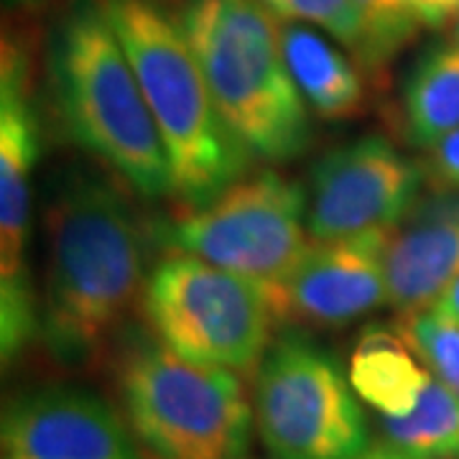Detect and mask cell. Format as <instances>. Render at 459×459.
<instances>
[{
  "label": "cell",
  "mask_w": 459,
  "mask_h": 459,
  "mask_svg": "<svg viewBox=\"0 0 459 459\" xmlns=\"http://www.w3.org/2000/svg\"><path fill=\"white\" fill-rule=\"evenodd\" d=\"M39 334L65 365L90 362L146 289L148 232L113 179L72 166L47 199Z\"/></svg>",
  "instance_id": "6da1fadb"
},
{
  "label": "cell",
  "mask_w": 459,
  "mask_h": 459,
  "mask_svg": "<svg viewBox=\"0 0 459 459\" xmlns=\"http://www.w3.org/2000/svg\"><path fill=\"white\" fill-rule=\"evenodd\" d=\"M65 131L148 199L174 195L161 131L100 0H77L59 23L49 56Z\"/></svg>",
  "instance_id": "7a4b0ae2"
},
{
  "label": "cell",
  "mask_w": 459,
  "mask_h": 459,
  "mask_svg": "<svg viewBox=\"0 0 459 459\" xmlns=\"http://www.w3.org/2000/svg\"><path fill=\"white\" fill-rule=\"evenodd\" d=\"M161 131L174 195L202 207L250 169L230 131L181 21L159 0H100Z\"/></svg>",
  "instance_id": "3957f363"
},
{
  "label": "cell",
  "mask_w": 459,
  "mask_h": 459,
  "mask_svg": "<svg viewBox=\"0 0 459 459\" xmlns=\"http://www.w3.org/2000/svg\"><path fill=\"white\" fill-rule=\"evenodd\" d=\"M279 21L263 0H195L181 13L230 131L250 156L286 164L312 143V120L286 65Z\"/></svg>",
  "instance_id": "277c9868"
},
{
  "label": "cell",
  "mask_w": 459,
  "mask_h": 459,
  "mask_svg": "<svg viewBox=\"0 0 459 459\" xmlns=\"http://www.w3.org/2000/svg\"><path fill=\"white\" fill-rule=\"evenodd\" d=\"M117 383L133 434L153 459H246L253 406L238 373L138 342Z\"/></svg>",
  "instance_id": "5b68a950"
},
{
  "label": "cell",
  "mask_w": 459,
  "mask_h": 459,
  "mask_svg": "<svg viewBox=\"0 0 459 459\" xmlns=\"http://www.w3.org/2000/svg\"><path fill=\"white\" fill-rule=\"evenodd\" d=\"M141 304L159 342L197 365L250 376L271 347V291L186 253L151 268Z\"/></svg>",
  "instance_id": "8992f818"
},
{
  "label": "cell",
  "mask_w": 459,
  "mask_h": 459,
  "mask_svg": "<svg viewBox=\"0 0 459 459\" xmlns=\"http://www.w3.org/2000/svg\"><path fill=\"white\" fill-rule=\"evenodd\" d=\"M340 362L309 337L271 342L255 370L253 421L273 459H362L370 434Z\"/></svg>",
  "instance_id": "52a82bcc"
},
{
  "label": "cell",
  "mask_w": 459,
  "mask_h": 459,
  "mask_svg": "<svg viewBox=\"0 0 459 459\" xmlns=\"http://www.w3.org/2000/svg\"><path fill=\"white\" fill-rule=\"evenodd\" d=\"M304 186L276 171L230 184L202 207H192L161 230L179 253L220 265L238 276L281 286L309 253Z\"/></svg>",
  "instance_id": "ba28073f"
},
{
  "label": "cell",
  "mask_w": 459,
  "mask_h": 459,
  "mask_svg": "<svg viewBox=\"0 0 459 459\" xmlns=\"http://www.w3.org/2000/svg\"><path fill=\"white\" fill-rule=\"evenodd\" d=\"M41 153V126L31 100V69L16 41L0 56V352L8 365L39 334L29 279L31 179Z\"/></svg>",
  "instance_id": "9c48e42d"
},
{
  "label": "cell",
  "mask_w": 459,
  "mask_h": 459,
  "mask_svg": "<svg viewBox=\"0 0 459 459\" xmlns=\"http://www.w3.org/2000/svg\"><path fill=\"white\" fill-rule=\"evenodd\" d=\"M421 166L383 135L327 151L312 169L307 228L314 240L395 230L419 202Z\"/></svg>",
  "instance_id": "30bf717a"
},
{
  "label": "cell",
  "mask_w": 459,
  "mask_h": 459,
  "mask_svg": "<svg viewBox=\"0 0 459 459\" xmlns=\"http://www.w3.org/2000/svg\"><path fill=\"white\" fill-rule=\"evenodd\" d=\"M3 457L143 459L131 424L82 388H41L3 411Z\"/></svg>",
  "instance_id": "8fae6325"
},
{
  "label": "cell",
  "mask_w": 459,
  "mask_h": 459,
  "mask_svg": "<svg viewBox=\"0 0 459 459\" xmlns=\"http://www.w3.org/2000/svg\"><path fill=\"white\" fill-rule=\"evenodd\" d=\"M394 230L342 240H314L304 261L271 289L276 316L316 327H342L388 304L385 247Z\"/></svg>",
  "instance_id": "7c38bea8"
},
{
  "label": "cell",
  "mask_w": 459,
  "mask_h": 459,
  "mask_svg": "<svg viewBox=\"0 0 459 459\" xmlns=\"http://www.w3.org/2000/svg\"><path fill=\"white\" fill-rule=\"evenodd\" d=\"M459 276V192L419 199L385 247L388 307L409 316L427 312Z\"/></svg>",
  "instance_id": "4fadbf2b"
},
{
  "label": "cell",
  "mask_w": 459,
  "mask_h": 459,
  "mask_svg": "<svg viewBox=\"0 0 459 459\" xmlns=\"http://www.w3.org/2000/svg\"><path fill=\"white\" fill-rule=\"evenodd\" d=\"M413 355L398 329L368 327L347 370L352 391L385 419L409 416L431 380V370Z\"/></svg>",
  "instance_id": "5bb4252c"
},
{
  "label": "cell",
  "mask_w": 459,
  "mask_h": 459,
  "mask_svg": "<svg viewBox=\"0 0 459 459\" xmlns=\"http://www.w3.org/2000/svg\"><path fill=\"white\" fill-rule=\"evenodd\" d=\"M281 41L289 72L312 110L327 120L360 110L365 98L360 72L334 44L304 23H283Z\"/></svg>",
  "instance_id": "9a60e30c"
},
{
  "label": "cell",
  "mask_w": 459,
  "mask_h": 459,
  "mask_svg": "<svg viewBox=\"0 0 459 459\" xmlns=\"http://www.w3.org/2000/svg\"><path fill=\"white\" fill-rule=\"evenodd\" d=\"M403 126L413 146L431 148L459 128V44H431L403 84Z\"/></svg>",
  "instance_id": "2e32d148"
},
{
  "label": "cell",
  "mask_w": 459,
  "mask_h": 459,
  "mask_svg": "<svg viewBox=\"0 0 459 459\" xmlns=\"http://www.w3.org/2000/svg\"><path fill=\"white\" fill-rule=\"evenodd\" d=\"M383 442L416 459L459 457V395L431 376L409 416H380Z\"/></svg>",
  "instance_id": "e0dca14e"
},
{
  "label": "cell",
  "mask_w": 459,
  "mask_h": 459,
  "mask_svg": "<svg viewBox=\"0 0 459 459\" xmlns=\"http://www.w3.org/2000/svg\"><path fill=\"white\" fill-rule=\"evenodd\" d=\"M283 23L319 26L342 47L373 66V39L355 0H263Z\"/></svg>",
  "instance_id": "ac0fdd59"
},
{
  "label": "cell",
  "mask_w": 459,
  "mask_h": 459,
  "mask_svg": "<svg viewBox=\"0 0 459 459\" xmlns=\"http://www.w3.org/2000/svg\"><path fill=\"white\" fill-rule=\"evenodd\" d=\"M401 334L431 376L459 395V325L427 309L403 316Z\"/></svg>",
  "instance_id": "d6986e66"
},
{
  "label": "cell",
  "mask_w": 459,
  "mask_h": 459,
  "mask_svg": "<svg viewBox=\"0 0 459 459\" xmlns=\"http://www.w3.org/2000/svg\"><path fill=\"white\" fill-rule=\"evenodd\" d=\"M368 21L373 39V66L385 65L395 51L411 41L419 23L406 13L401 0H355Z\"/></svg>",
  "instance_id": "ffe728a7"
},
{
  "label": "cell",
  "mask_w": 459,
  "mask_h": 459,
  "mask_svg": "<svg viewBox=\"0 0 459 459\" xmlns=\"http://www.w3.org/2000/svg\"><path fill=\"white\" fill-rule=\"evenodd\" d=\"M427 169L444 189L459 192V128L429 148Z\"/></svg>",
  "instance_id": "44dd1931"
},
{
  "label": "cell",
  "mask_w": 459,
  "mask_h": 459,
  "mask_svg": "<svg viewBox=\"0 0 459 459\" xmlns=\"http://www.w3.org/2000/svg\"><path fill=\"white\" fill-rule=\"evenodd\" d=\"M401 3L406 13L419 26L427 29H442L459 18V0H401Z\"/></svg>",
  "instance_id": "7402d4cb"
},
{
  "label": "cell",
  "mask_w": 459,
  "mask_h": 459,
  "mask_svg": "<svg viewBox=\"0 0 459 459\" xmlns=\"http://www.w3.org/2000/svg\"><path fill=\"white\" fill-rule=\"evenodd\" d=\"M431 312H437L439 316H444V319L459 325V276L452 281V283L442 291V296L434 301Z\"/></svg>",
  "instance_id": "603a6c76"
},
{
  "label": "cell",
  "mask_w": 459,
  "mask_h": 459,
  "mask_svg": "<svg viewBox=\"0 0 459 459\" xmlns=\"http://www.w3.org/2000/svg\"><path fill=\"white\" fill-rule=\"evenodd\" d=\"M362 459H416L406 455V452H401V449H394L391 444H376V446H370L368 449V455Z\"/></svg>",
  "instance_id": "cb8c5ba5"
},
{
  "label": "cell",
  "mask_w": 459,
  "mask_h": 459,
  "mask_svg": "<svg viewBox=\"0 0 459 459\" xmlns=\"http://www.w3.org/2000/svg\"><path fill=\"white\" fill-rule=\"evenodd\" d=\"M455 41H457V44H459V18H457V21H455Z\"/></svg>",
  "instance_id": "d4e9b609"
},
{
  "label": "cell",
  "mask_w": 459,
  "mask_h": 459,
  "mask_svg": "<svg viewBox=\"0 0 459 459\" xmlns=\"http://www.w3.org/2000/svg\"><path fill=\"white\" fill-rule=\"evenodd\" d=\"M3 459H16V457H3Z\"/></svg>",
  "instance_id": "484cf974"
}]
</instances>
